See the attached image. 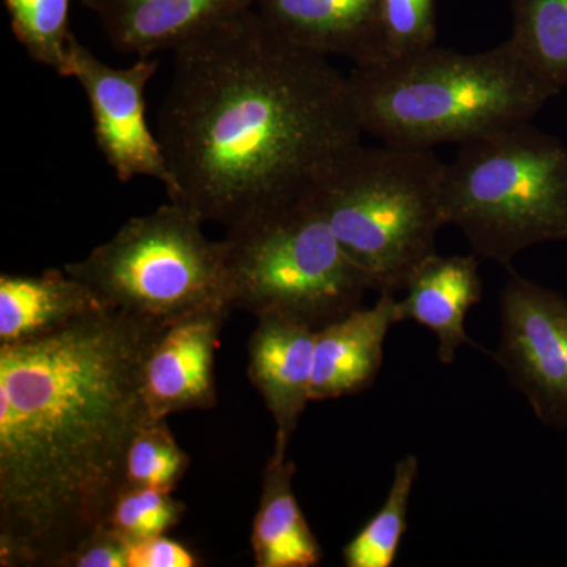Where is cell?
Here are the masks:
<instances>
[{"label":"cell","instance_id":"7a4b0ae2","mask_svg":"<svg viewBox=\"0 0 567 567\" xmlns=\"http://www.w3.org/2000/svg\"><path fill=\"white\" fill-rule=\"evenodd\" d=\"M175 52L158 140L171 203L229 227L303 200L361 130L347 76L249 9Z\"/></svg>","mask_w":567,"mask_h":567},{"label":"cell","instance_id":"30bf717a","mask_svg":"<svg viewBox=\"0 0 567 567\" xmlns=\"http://www.w3.org/2000/svg\"><path fill=\"white\" fill-rule=\"evenodd\" d=\"M230 311L208 308L164 327L144 364V398L153 421L218 404L215 352Z\"/></svg>","mask_w":567,"mask_h":567},{"label":"cell","instance_id":"603a6c76","mask_svg":"<svg viewBox=\"0 0 567 567\" xmlns=\"http://www.w3.org/2000/svg\"><path fill=\"white\" fill-rule=\"evenodd\" d=\"M382 62L435 47L436 0H380Z\"/></svg>","mask_w":567,"mask_h":567},{"label":"cell","instance_id":"2e32d148","mask_svg":"<svg viewBox=\"0 0 567 567\" xmlns=\"http://www.w3.org/2000/svg\"><path fill=\"white\" fill-rule=\"evenodd\" d=\"M104 309L96 295L65 270L0 276V344L28 341Z\"/></svg>","mask_w":567,"mask_h":567},{"label":"cell","instance_id":"3957f363","mask_svg":"<svg viewBox=\"0 0 567 567\" xmlns=\"http://www.w3.org/2000/svg\"><path fill=\"white\" fill-rule=\"evenodd\" d=\"M347 81L363 133L405 148L462 145L532 122L559 93L511 39L483 52L432 47L354 65Z\"/></svg>","mask_w":567,"mask_h":567},{"label":"cell","instance_id":"ba28073f","mask_svg":"<svg viewBox=\"0 0 567 567\" xmlns=\"http://www.w3.org/2000/svg\"><path fill=\"white\" fill-rule=\"evenodd\" d=\"M494 360L527 399L536 420L567 431V298L511 274L499 293Z\"/></svg>","mask_w":567,"mask_h":567},{"label":"cell","instance_id":"6da1fadb","mask_svg":"<svg viewBox=\"0 0 567 567\" xmlns=\"http://www.w3.org/2000/svg\"><path fill=\"white\" fill-rule=\"evenodd\" d=\"M167 323L104 308L0 344V566L62 567L107 525Z\"/></svg>","mask_w":567,"mask_h":567},{"label":"cell","instance_id":"8fae6325","mask_svg":"<svg viewBox=\"0 0 567 567\" xmlns=\"http://www.w3.org/2000/svg\"><path fill=\"white\" fill-rule=\"evenodd\" d=\"M260 20L287 43L354 65L382 62L380 0H254Z\"/></svg>","mask_w":567,"mask_h":567},{"label":"cell","instance_id":"ac0fdd59","mask_svg":"<svg viewBox=\"0 0 567 567\" xmlns=\"http://www.w3.org/2000/svg\"><path fill=\"white\" fill-rule=\"evenodd\" d=\"M513 35L528 65L561 92L567 87V0H511Z\"/></svg>","mask_w":567,"mask_h":567},{"label":"cell","instance_id":"7402d4cb","mask_svg":"<svg viewBox=\"0 0 567 567\" xmlns=\"http://www.w3.org/2000/svg\"><path fill=\"white\" fill-rule=\"evenodd\" d=\"M185 513L186 506L174 498L173 491L125 487L112 506L107 525L133 544L166 535L181 524Z\"/></svg>","mask_w":567,"mask_h":567},{"label":"cell","instance_id":"277c9868","mask_svg":"<svg viewBox=\"0 0 567 567\" xmlns=\"http://www.w3.org/2000/svg\"><path fill=\"white\" fill-rule=\"evenodd\" d=\"M445 167L432 148L360 142L309 194L375 292L405 290L417 265L436 252V234L446 226Z\"/></svg>","mask_w":567,"mask_h":567},{"label":"cell","instance_id":"8992f818","mask_svg":"<svg viewBox=\"0 0 567 567\" xmlns=\"http://www.w3.org/2000/svg\"><path fill=\"white\" fill-rule=\"evenodd\" d=\"M230 309L320 328L372 290L311 197L229 227L223 240Z\"/></svg>","mask_w":567,"mask_h":567},{"label":"cell","instance_id":"7c38bea8","mask_svg":"<svg viewBox=\"0 0 567 567\" xmlns=\"http://www.w3.org/2000/svg\"><path fill=\"white\" fill-rule=\"evenodd\" d=\"M315 328L279 317H260L248 342V377L276 424V450L287 451L311 402Z\"/></svg>","mask_w":567,"mask_h":567},{"label":"cell","instance_id":"ffe728a7","mask_svg":"<svg viewBox=\"0 0 567 567\" xmlns=\"http://www.w3.org/2000/svg\"><path fill=\"white\" fill-rule=\"evenodd\" d=\"M14 37L33 61L66 76L71 0H3Z\"/></svg>","mask_w":567,"mask_h":567},{"label":"cell","instance_id":"5b68a950","mask_svg":"<svg viewBox=\"0 0 567 567\" xmlns=\"http://www.w3.org/2000/svg\"><path fill=\"white\" fill-rule=\"evenodd\" d=\"M442 199L473 254L509 268L529 246L567 241V144L532 122L466 142Z\"/></svg>","mask_w":567,"mask_h":567},{"label":"cell","instance_id":"9a60e30c","mask_svg":"<svg viewBox=\"0 0 567 567\" xmlns=\"http://www.w3.org/2000/svg\"><path fill=\"white\" fill-rule=\"evenodd\" d=\"M477 259L475 254H432L410 275L406 295L395 305L398 323L412 320L435 334L440 363L453 364L458 347L473 344L465 330V320L470 309L483 300Z\"/></svg>","mask_w":567,"mask_h":567},{"label":"cell","instance_id":"52a82bcc","mask_svg":"<svg viewBox=\"0 0 567 567\" xmlns=\"http://www.w3.org/2000/svg\"><path fill=\"white\" fill-rule=\"evenodd\" d=\"M178 204L132 218L111 240L63 270L84 282L104 308L144 319L171 320L229 305L221 241Z\"/></svg>","mask_w":567,"mask_h":567},{"label":"cell","instance_id":"e0dca14e","mask_svg":"<svg viewBox=\"0 0 567 567\" xmlns=\"http://www.w3.org/2000/svg\"><path fill=\"white\" fill-rule=\"evenodd\" d=\"M295 473L287 451L275 447L264 470L262 494L252 522L257 567H316L322 563L323 548L295 496Z\"/></svg>","mask_w":567,"mask_h":567},{"label":"cell","instance_id":"9c48e42d","mask_svg":"<svg viewBox=\"0 0 567 567\" xmlns=\"http://www.w3.org/2000/svg\"><path fill=\"white\" fill-rule=\"evenodd\" d=\"M156 70L158 61L151 58H140L128 69H114L71 35L65 78H74L87 95L93 133L104 159L118 181L155 178L169 196L174 177L145 115V87Z\"/></svg>","mask_w":567,"mask_h":567},{"label":"cell","instance_id":"44dd1931","mask_svg":"<svg viewBox=\"0 0 567 567\" xmlns=\"http://www.w3.org/2000/svg\"><path fill=\"white\" fill-rule=\"evenodd\" d=\"M166 421H148L134 436L126 458V487L174 492L188 472L192 458L178 445Z\"/></svg>","mask_w":567,"mask_h":567},{"label":"cell","instance_id":"4fadbf2b","mask_svg":"<svg viewBox=\"0 0 567 567\" xmlns=\"http://www.w3.org/2000/svg\"><path fill=\"white\" fill-rule=\"evenodd\" d=\"M99 17L118 51L151 58L185 47L230 18L252 9L254 0H81Z\"/></svg>","mask_w":567,"mask_h":567},{"label":"cell","instance_id":"d4e9b609","mask_svg":"<svg viewBox=\"0 0 567 567\" xmlns=\"http://www.w3.org/2000/svg\"><path fill=\"white\" fill-rule=\"evenodd\" d=\"M199 558L188 547L166 535L130 544L128 567H194Z\"/></svg>","mask_w":567,"mask_h":567},{"label":"cell","instance_id":"5bb4252c","mask_svg":"<svg viewBox=\"0 0 567 567\" xmlns=\"http://www.w3.org/2000/svg\"><path fill=\"white\" fill-rule=\"evenodd\" d=\"M372 308H358L316 334L311 401L346 398L374 385L388 331L398 323L394 293H379Z\"/></svg>","mask_w":567,"mask_h":567},{"label":"cell","instance_id":"d6986e66","mask_svg":"<svg viewBox=\"0 0 567 567\" xmlns=\"http://www.w3.org/2000/svg\"><path fill=\"white\" fill-rule=\"evenodd\" d=\"M420 472L415 454L395 462L385 503L342 550L347 567H391L406 532L410 496Z\"/></svg>","mask_w":567,"mask_h":567},{"label":"cell","instance_id":"cb8c5ba5","mask_svg":"<svg viewBox=\"0 0 567 567\" xmlns=\"http://www.w3.org/2000/svg\"><path fill=\"white\" fill-rule=\"evenodd\" d=\"M130 543L110 525L82 540L62 567H128Z\"/></svg>","mask_w":567,"mask_h":567}]
</instances>
